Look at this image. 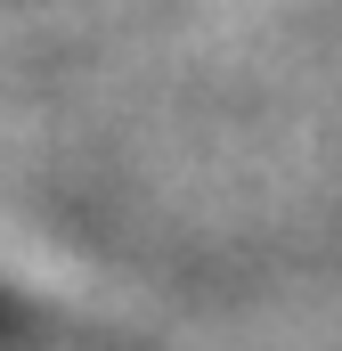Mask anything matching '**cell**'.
Wrapping results in <instances>:
<instances>
[{"mask_svg":"<svg viewBox=\"0 0 342 351\" xmlns=\"http://www.w3.org/2000/svg\"><path fill=\"white\" fill-rule=\"evenodd\" d=\"M0 351H74V343H66L57 319H41V302H25V294L0 286Z\"/></svg>","mask_w":342,"mask_h":351,"instance_id":"cell-1","label":"cell"}]
</instances>
